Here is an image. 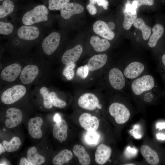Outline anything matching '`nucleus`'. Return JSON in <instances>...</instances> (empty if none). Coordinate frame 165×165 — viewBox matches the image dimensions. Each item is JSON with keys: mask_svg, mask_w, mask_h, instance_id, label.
<instances>
[{"mask_svg": "<svg viewBox=\"0 0 165 165\" xmlns=\"http://www.w3.org/2000/svg\"><path fill=\"white\" fill-rule=\"evenodd\" d=\"M48 10L45 6L38 5L24 14L22 22L25 25H31L36 23L46 21L48 20Z\"/></svg>", "mask_w": 165, "mask_h": 165, "instance_id": "f257e3e1", "label": "nucleus"}, {"mask_svg": "<svg viewBox=\"0 0 165 165\" xmlns=\"http://www.w3.org/2000/svg\"><path fill=\"white\" fill-rule=\"evenodd\" d=\"M155 85L153 77L150 75L146 74L133 80L131 83L130 88L134 94L139 96L152 90Z\"/></svg>", "mask_w": 165, "mask_h": 165, "instance_id": "f03ea898", "label": "nucleus"}, {"mask_svg": "<svg viewBox=\"0 0 165 165\" xmlns=\"http://www.w3.org/2000/svg\"><path fill=\"white\" fill-rule=\"evenodd\" d=\"M26 92V89L24 86L16 85L8 88L3 92L1 100L5 104H12L21 98Z\"/></svg>", "mask_w": 165, "mask_h": 165, "instance_id": "7ed1b4c3", "label": "nucleus"}, {"mask_svg": "<svg viewBox=\"0 0 165 165\" xmlns=\"http://www.w3.org/2000/svg\"><path fill=\"white\" fill-rule=\"evenodd\" d=\"M109 112L110 115L114 118L116 122L119 124L127 122L130 116L128 108L124 105L118 102L113 103L110 105Z\"/></svg>", "mask_w": 165, "mask_h": 165, "instance_id": "20e7f679", "label": "nucleus"}, {"mask_svg": "<svg viewBox=\"0 0 165 165\" xmlns=\"http://www.w3.org/2000/svg\"><path fill=\"white\" fill-rule=\"evenodd\" d=\"M61 35L57 32L51 33L43 40L42 47L44 53L46 55L52 54L58 47L60 41Z\"/></svg>", "mask_w": 165, "mask_h": 165, "instance_id": "39448f33", "label": "nucleus"}, {"mask_svg": "<svg viewBox=\"0 0 165 165\" xmlns=\"http://www.w3.org/2000/svg\"><path fill=\"white\" fill-rule=\"evenodd\" d=\"M98 98L94 94L91 93H86L81 95L79 98L78 104L81 108L92 111L96 108H101V105L99 104Z\"/></svg>", "mask_w": 165, "mask_h": 165, "instance_id": "423d86ee", "label": "nucleus"}, {"mask_svg": "<svg viewBox=\"0 0 165 165\" xmlns=\"http://www.w3.org/2000/svg\"><path fill=\"white\" fill-rule=\"evenodd\" d=\"M145 68V65L142 62L134 61L127 65L123 72L126 79L133 80L141 76Z\"/></svg>", "mask_w": 165, "mask_h": 165, "instance_id": "0eeeda50", "label": "nucleus"}, {"mask_svg": "<svg viewBox=\"0 0 165 165\" xmlns=\"http://www.w3.org/2000/svg\"><path fill=\"white\" fill-rule=\"evenodd\" d=\"M123 72L116 68H112L108 74V79L111 86L115 89L121 90L126 84V79Z\"/></svg>", "mask_w": 165, "mask_h": 165, "instance_id": "6e6552de", "label": "nucleus"}, {"mask_svg": "<svg viewBox=\"0 0 165 165\" xmlns=\"http://www.w3.org/2000/svg\"><path fill=\"white\" fill-rule=\"evenodd\" d=\"M6 118L5 121L6 126L9 128L15 127L21 123L23 118V114L19 109L11 107L6 111Z\"/></svg>", "mask_w": 165, "mask_h": 165, "instance_id": "1a4fd4ad", "label": "nucleus"}, {"mask_svg": "<svg viewBox=\"0 0 165 165\" xmlns=\"http://www.w3.org/2000/svg\"><path fill=\"white\" fill-rule=\"evenodd\" d=\"M79 121L81 127L88 131H96L99 125L98 118L88 113H85L81 115Z\"/></svg>", "mask_w": 165, "mask_h": 165, "instance_id": "9d476101", "label": "nucleus"}, {"mask_svg": "<svg viewBox=\"0 0 165 165\" xmlns=\"http://www.w3.org/2000/svg\"><path fill=\"white\" fill-rule=\"evenodd\" d=\"M22 70L21 66L19 64H12L3 69L1 72L0 77L3 80L12 82L18 78Z\"/></svg>", "mask_w": 165, "mask_h": 165, "instance_id": "9b49d317", "label": "nucleus"}, {"mask_svg": "<svg viewBox=\"0 0 165 165\" xmlns=\"http://www.w3.org/2000/svg\"><path fill=\"white\" fill-rule=\"evenodd\" d=\"M39 69L35 65L29 64L25 66L20 74V79L24 84H29L35 80L38 75Z\"/></svg>", "mask_w": 165, "mask_h": 165, "instance_id": "f8f14e48", "label": "nucleus"}, {"mask_svg": "<svg viewBox=\"0 0 165 165\" xmlns=\"http://www.w3.org/2000/svg\"><path fill=\"white\" fill-rule=\"evenodd\" d=\"M43 122L42 119L37 116L31 118L29 120L28 125V130L30 136L35 139H40L43 134L41 127Z\"/></svg>", "mask_w": 165, "mask_h": 165, "instance_id": "ddd939ff", "label": "nucleus"}, {"mask_svg": "<svg viewBox=\"0 0 165 165\" xmlns=\"http://www.w3.org/2000/svg\"><path fill=\"white\" fill-rule=\"evenodd\" d=\"M82 51V47L80 44L67 50L62 57V62L66 65L74 63L79 59Z\"/></svg>", "mask_w": 165, "mask_h": 165, "instance_id": "4468645a", "label": "nucleus"}, {"mask_svg": "<svg viewBox=\"0 0 165 165\" xmlns=\"http://www.w3.org/2000/svg\"><path fill=\"white\" fill-rule=\"evenodd\" d=\"M40 35L38 28L35 26L23 25L18 30L17 35L20 38L25 40H33Z\"/></svg>", "mask_w": 165, "mask_h": 165, "instance_id": "2eb2a0df", "label": "nucleus"}, {"mask_svg": "<svg viewBox=\"0 0 165 165\" xmlns=\"http://www.w3.org/2000/svg\"><path fill=\"white\" fill-rule=\"evenodd\" d=\"M93 29L97 34L107 40H112L115 37L114 32L109 28L107 24L103 21H96L93 25Z\"/></svg>", "mask_w": 165, "mask_h": 165, "instance_id": "dca6fc26", "label": "nucleus"}, {"mask_svg": "<svg viewBox=\"0 0 165 165\" xmlns=\"http://www.w3.org/2000/svg\"><path fill=\"white\" fill-rule=\"evenodd\" d=\"M124 19L123 26L126 30H129L137 18V10L132 4L127 3L123 11Z\"/></svg>", "mask_w": 165, "mask_h": 165, "instance_id": "f3484780", "label": "nucleus"}, {"mask_svg": "<svg viewBox=\"0 0 165 165\" xmlns=\"http://www.w3.org/2000/svg\"><path fill=\"white\" fill-rule=\"evenodd\" d=\"M84 9L82 5L76 3L69 2L61 10V15L64 19H70L73 15L82 13Z\"/></svg>", "mask_w": 165, "mask_h": 165, "instance_id": "a211bd4d", "label": "nucleus"}, {"mask_svg": "<svg viewBox=\"0 0 165 165\" xmlns=\"http://www.w3.org/2000/svg\"><path fill=\"white\" fill-rule=\"evenodd\" d=\"M68 125L66 121L64 119L54 125L53 129V137L62 143L66 140L68 135Z\"/></svg>", "mask_w": 165, "mask_h": 165, "instance_id": "6ab92c4d", "label": "nucleus"}, {"mask_svg": "<svg viewBox=\"0 0 165 165\" xmlns=\"http://www.w3.org/2000/svg\"><path fill=\"white\" fill-rule=\"evenodd\" d=\"M111 153L112 149L109 147L103 144L100 145L95 152V162L98 164H104L109 159Z\"/></svg>", "mask_w": 165, "mask_h": 165, "instance_id": "aec40b11", "label": "nucleus"}, {"mask_svg": "<svg viewBox=\"0 0 165 165\" xmlns=\"http://www.w3.org/2000/svg\"><path fill=\"white\" fill-rule=\"evenodd\" d=\"M108 56L106 54L94 56L90 59L87 63L89 71H93L101 68L105 65Z\"/></svg>", "mask_w": 165, "mask_h": 165, "instance_id": "412c9836", "label": "nucleus"}, {"mask_svg": "<svg viewBox=\"0 0 165 165\" xmlns=\"http://www.w3.org/2000/svg\"><path fill=\"white\" fill-rule=\"evenodd\" d=\"M140 151L142 155L149 164L156 165L159 163V159L157 153L149 146L143 145L141 148Z\"/></svg>", "mask_w": 165, "mask_h": 165, "instance_id": "4be33fe9", "label": "nucleus"}, {"mask_svg": "<svg viewBox=\"0 0 165 165\" xmlns=\"http://www.w3.org/2000/svg\"><path fill=\"white\" fill-rule=\"evenodd\" d=\"M73 151L81 165H90L91 161L90 156L83 146L76 144L73 147Z\"/></svg>", "mask_w": 165, "mask_h": 165, "instance_id": "5701e85b", "label": "nucleus"}, {"mask_svg": "<svg viewBox=\"0 0 165 165\" xmlns=\"http://www.w3.org/2000/svg\"><path fill=\"white\" fill-rule=\"evenodd\" d=\"M90 42L95 51L101 52L107 50L110 46V44L107 39H100L97 36H93L90 39Z\"/></svg>", "mask_w": 165, "mask_h": 165, "instance_id": "b1692460", "label": "nucleus"}, {"mask_svg": "<svg viewBox=\"0 0 165 165\" xmlns=\"http://www.w3.org/2000/svg\"><path fill=\"white\" fill-rule=\"evenodd\" d=\"M27 159L32 165H40L45 161L44 157L38 152L37 148L32 146L29 148L27 151Z\"/></svg>", "mask_w": 165, "mask_h": 165, "instance_id": "393cba45", "label": "nucleus"}, {"mask_svg": "<svg viewBox=\"0 0 165 165\" xmlns=\"http://www.w3.org/2000/svg\"><path fill=\"white\" fill-rule=\"evenodd\" d=\"M72 152L67 149H64L60 152L53 158L52 162L54 165H62L68 163L72 158Z\"/></svg>", "mask_w": 165, "mask_h": 165, "instance_id": "a878e982", "label": "nucleus"}, {"mask_svg": "<svg viewBox=\"0 0 165 165\" xmlns=\"http://www.w3.org/2000/svg\"><path fill=\"white\" fill-rule=\"evenodd\" d=\"M152 30V33L149 38L148 44L150 47L153 48L156 46L158 40L162 35L164 29L162 25L157 24L154 26Z\"/></svg>", "mask_w": 165, "mask_h": 165, "instance_id": "bb28decb", "label": "nucleus"}, {"mask_svg": "<svg viewBox=\"0 0 165 165\" xmlns=\"http://www.w3.org/2000/svg\"><path fill=\"white\" fill-rule=\"evenodd\" d=\"M133 25L135 28L141 31L144 40H147L148 39L151 34V28L145 24L142 18H137Z\"/></svg>", "mask_w": 165, "mask_h": 165, "instance_id": "cd10ccee", "label": "nucleus"}, {"mask_svg": "<svg viewBox=\"0 0 165 165\" xmlns=\"http://www.w3.org/2000/svg\"><path fill=\"white\" fill-rule=\"evenodd\" d=\"M2 144L6 151L12 152H15L19 149L21 145V141L18 137L15 136L9 142L3 140Z\"/></svg>", "mask_w": 165, "mask_h": 165, "instance_id": "c85d7f7f", "label": "nucleus"}, {"mask_svg": "<svg viewBox=\"0 0 165 165\" xmlns=\"http://www.w3.org/2000/svg\"><path fill=\"white\" fill-rule=\"evenodd\" d=\"M14 7L12 1L10 0H4L0 6V18H3L12 13Z\"/></svg>", "mask_w": 165, "mask_h": 165, "instance_id": "c756f323", "label": "nucleus"}, {"mask_svg": "<svg viewBox=\"0 0 165 165\" xmlns=\"http://www.w3.org/2000/svg\"><path fill=\"white\" fill-rule=\"evenodd\" d=\"M40 93L43 98V104L44 107L47 109H50L53 107L51 102L50 93L46 87H41L39 90Z\"/></svg>", "mask_w": 165, "mask_h": 165, "instance_id": "7c9ffc66", "label": "nucleus"}, {"mask_svg": "<svg viewBox=\"0 0 165 165\" xmlns=\"http://www.w3.org/2000/svg\"><path fill=\"white\" fill-rule=\"evenodd\" d=\"M70 0H49L48 8L50 10H60L66 4L69 3Z\"/></svg>", "mask_w": 165, "mask_h": 165, "instance_id": "2f4dec72", "label": "nucleus"}, {"mask_svg": "<svg viewBox=\"0 0 165 165\" xmlns=\"http://www.w3.org/2000/svg\"><path fill=\"white\" fill-rule=\"evenodd\" d=\"M50 97L51 102L54 106L62 108L66 106V102L64 101L59 99L55 92H51L50 93Z\"/></svg>", "mask_w": 165, "mask_h": 165, "instance_id": "473e14b6", "label": "nucleus"}, {"mask_svg": "<svg viewBox=\"0 0 165 165\" xmlns=\"http://www.w3.org/2000/svg\"><path fill=\"white\" fill-rule=\"evenodd\" d=\"M14 29L13 25L11 23L3 21L0 22V34L4 35L11 33Z\"/></svg>", "mask_w": 165, "mask_h": 165, "instance_id": "72a5a7b5", "label": "nucleus"}, {"mask_svg": "<svg viewBox=\"0 0 165 165\" xmlns=\"http://www.w3.org/2000/svg\"><path fill=\"white\" fill-rule=\"evenodd\" d=\"M75 64L73 63L66 66L63 70V75L68 80L72 79L74 75V71L73 69L75 68Z\"/></svg>", "mask_w": 165, "mask_h": 165, "instance_id": "f704fd0d", "label": "nucleus"}, {"mask_svg": "<svg viewBox=\"0 0 165 165\" xmlns=\"http://www.w3.org/2000/svg\"><path fill=\"white\" fill-rule=\"evenodd\" d=\"M99 138V135L96 131H88L85 137L86 141L90 144H96Z\"/></svg>", "mask_w": 165, "mask_h": 165, "instance_id": "c9c22d12", "label": "nucleus"}, {"mask_svg": "<svg viewBox=\"0 0 165 165\" xmlns=\"http://www.w3.org/2000/svg\"><path fill=\"white\" fill-rule=\"evenodd\" d=\"M154 3V0H134L132 3L133 7L136 10L143 5L148 6L152 5Z\"/></svg>", "mask_w": 165, "mask_h": 165, "instance_id": "e433bc0d", "label": "nucleus"}, {"mask_svg": "<svg viewBox=\"0 0 165 165\" xmlns=\"http://www.w3.org/2000/svg\"><path fill=\"white\" fill-rule=\"evenodd\" d=\"M89 71V68L87 65L86 64L79 67L77 70L76 74L82 79H84L87 76Z\"/></svg>", "mask_w": 165, "mask_h": 165, "instance_id": "4c0bfd02", "label": "nucleus"}, {"mask_svg": "<svg viewBox=\"0 0 165 165\" xmlns=\"http://www.w3.org/2000/svg\"><path fill=\"white\" fill-rule=\"evenodd\" d=\"M137 150L134 148L128 146L125 151V155L128 158H131L134 157L137 154Z\"/></svg>", "mask_w": 165, "mask_h": 165, "instance_id": "58836bf2", "label": "nucleus"}, {"mask_svg": "<svg viewBox=\"0 0 165 165\" xmlns=\"http://www.w3.org/2000/svg\"><path fill=\"white\" fill-rule=\"evenodd\" d=\"M151 90L147 91L144 93V100L146 102H151L153 99L154 95Z\"/></svg>", "mask_w": 165, "mask_h": 165, "instance_id": "ea45409f", "label": "nucleus"}, {"mask_svg": "<svg viewBox=\"0 0 165 165\" xmlns=\"http://www.w3.org/2000/svg\"><path fill=\"white\" fill-rule=\"evenodd\" d=\"M86 7L90 14L94 15L97 13V10L96 7L94 6V5L90 3L86 6Z\"/></svg>", "mask_w": 165, "mask_h": 165, "instance_id": "a19ab883", "label": "nucleus"}, {"mask_svg": "<svg viewBox=\"0 0 165 165\" xmlns=\"http://www.w3.org/2000/svg\"><path fill=\"white\" fill-rule=\"evenodd\" d=\"M97 3L98 6H102L103 9L106 10L108 9V6L109 2L107 0H97Z\"/></svg>", "mask_w": 165, "mask_h": 165, "instance_id": "79ce46f5", "label": "nucleus"}, {"mask_svg": "<svg viewBox=\"0 0 165 165\" xmlns=\"http://www.w3.org/2000/svg\"><path fill=\"white\" fill-rule=\"evenodd\" d=\"M19 164L20 165H32L31 163L28 161L27 159L24 157L21 158Z\"/></svg>", "mask_w": 165, "mask_h": 165, "instance_id": "37998d69", "label": "nucleus"}, {"mask_svg": "<svg viewBox=\"0 0 165 165\" xmlns=\"http://www.w3.org/2000/svg\"><path fill=\"white\" fill-rule=\"evenodd\" d=\"M157 129L159 128L160 130L165 129V122H161L157 123L156 125Z\"/></svg>", "mask_w": 165, "mask_h": 165, "instance_id": "c03bdc74", "label": "nucleus"}, {"mask_svg": "<svg viewBox=\"0 0 165 165\" xmlns=\"http://www.w3.org/2000/svg\"><path fill=\"white\" fill-rule=\"evenodd\" d=\"M156 138L159 140H165V134L158 133L156 134Z\"/></svg>", "mask_w": 165, "mask_h": 165, "instance_id": "a18cd8bd", "label": "nucleus"}, {"mask_svg": "<svg viewBox=\"0 0 165 165\" xmlns=\"http://www.w3.org/2000/svg\"><path fill=\"white\" fill-rule=\"evenodd\" d=\"M107 25L109 28L112 30L114 29L115 27V25L114 23L112 22H110L108 23Z\"/></svg>", "mask_w": 165, "mask_h": 165, "instance_id": "49530a36", "label": "nucleus"}, {"mask_svg": "<svg viewBox=\"0 0 165 165\" xmlns=\"http://www.w3.org/2000/svg\"><path fill=\"white\" fill-rule=\"evenodd\" d=\"M6 150L2 144H0V154L5 152Z\"/></svg>", "mask_w": 165, "mask_h": 165, "instance_id": "de8ad7c7", "label": "nucleus"}, {"mask_svg": "<svg viewBox=\"0 0 165 165\" xmlns=\"http://www.w3.org/2000/svg\"><path fill=\"white\" fill-rule=\"evenodd\" d=\"M61 119L60 116L58 114H57L55 116L54 120L56 122H57L60 121Z\"/></svg>", "mask_w": 165, "mask_h": 165, "instance_id": "09e8293b", "label": "nucleus"}, {"mask_svg": "<svg viewBox=\"0 0 165 165\" xmlns=\"http://www.w3.org/2000/svg\"><path fill=\"white\" fill-rule=\"evenodd\" d=\"M162 62L165 66V53L164 54L162 57Z\"/></svg>", "mask_w": 165, "mask_h": 165, "instance_id": "8fccbe9b", "label": "nucleus"}, {"mask_svg": "<svg viewBox=\"0 0 165 165\" xmlns=\"http://www.w3.org/2000/svg\"><path fill=\"white\" fill-rule=\"evenodd\" d=\"M90 3H91L94 5L97 2V0H89Z\"/></svg>", "mask_w": 165, "mask_h": 165, "instance_id": "3c124183", "label": "nucleus"}, {"mask_svg": "<svg viewBox=\"0 0 165 165\" xmlns=\"http://www.w3.org/2000/svg\"><path fill=\"white\" fill-rule=\"evenodd\" d=\"M129 164H125L124 165H134V164H133L132 163H128Z\"/></svg>", "mask_w": 165, "mask_h": 165, "instance_id": "603ef678", "label": "nucleus"}, {"mask_svg": "<svg viewBox=\"0 0 165 165\" xmlns=\"http://www.w3.org/2000/svg\"><path fill=\"white\" fill-rule=\"evenodd\" d=\"M3 0H0V1H3Z\"/></svg>", "mask_w": 165, "mask_h": 165, "instance_id": "864d4df0", "label": "nucleus"}]
</instances>
